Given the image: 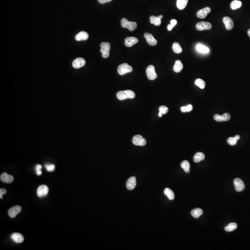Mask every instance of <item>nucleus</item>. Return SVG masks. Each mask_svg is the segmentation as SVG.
<instances>
[{"label": "nucleus", "instance_id": "nucleus-41", "mask_svg": "<svg viewBox=\"0 0 250 250\" xmlns=\"http://www.w3.org/2000/svg\"><path fill=\"white\" fill-rule=\"evenodd\" d=\"M42 168V166L41 165H40V164H38L37 166H36V168H35V170H36V172H37V171H40L41 170V169Z\"/></svg>", "mask_w": 250, "mask_h": 250}, {"label": "nucleus", "instance_id": "nucleus-9", "mask_svg": "<svg viewBox=\"0 0 250 250\" xmlns=\"http://www.w3.org/2000/svg\"><path fill=\"white\" fill-rule=\"evenodd\" d=\"M49 191V188L46 185H41L37 189V195L40 197L46 196L48 194Z\"/></svg>", "mask_w": 250, "mask_h": 250}, {"label": "nucleus", "instance_id": "nucleus-43", "mask_svg": "<svg viewBox=\"0 0 250 250\" xmlns=\"http://www.w3.org/2000/svg\"><path fill=\"white\" fill-rule=\"evenodd\" d=\"M173 28V26H172V25H171V24H169V25H168V26H167V29H168V30H169V31H171V30L172 29V28Z\"/></svg>", "mask_w": 250, "mask_h": 250}, {"label": "nucleus", "instance_id": "nucleus-22", "mask_svg": "<svg viewBox=\"0 0 250 250\" xmlns=\"http://www.w3.org/2000/svg\"><path fill=\"white\" fill-rule=\"evenodd\" d=\"M197 51L202 53H208L209 51V49L206 46L202 44H198L196 46Z\"/></svg>", "mask_w": 250, "mask_h": 250}, {"label": "nucleus", "instance_id": "nucleus-33", "mask_svg": "<svg viewBox=\"0 0 250 250\" xmlns=\"http://www.w3.org/2000/svg\"><path fill=\"white\" fill-rule=\"evenodd\" d=\"M159 112L162 114H166L167 113L169 110L168 108L165 106H161L159 108Z\"/></svg>", "mask_w": 250, "mask_h": 250}, {"label": "nucleus", "instance_id": "nucleus-16", "mask_svg": "<svg viewBox=\"0 0 250 250\" xmlns=\"http://www.w3.org/2000/svg\"><path fill=\"white\" fill-rule=\"evenodd\" d=\"M138 39L133 37L126 38L125 40V45H126V46L130 47L137 44L138 42Z\"/></svg>", "mask_w": 250, "mask_h": 250}, {"label": "nucleus", "instance_id": "nucleus-7", "mask_svg": "<svg viewBox=\"0 0 250 250\" xmlns=\"http://www.w3.org/2000/svg\"><path fill=\"white\" fill-rule=\"evenodd\" d=\"M235 189L237 191L241 192L244 191L245 186L244 182L240 178H236L234 181Z\"/></svg>", "mask_w": 250, "mask_h": 250}, {"label": "nucleus", "instance_id": "nucleus-32", "mask_svg": "<svg viewBox=\"0 0 250 250\" xmlns=\"http://www.w3.org/2000/svg\"><path fill=\"white\" fill-rule=\"evenodd\" d=\"M228 144L231 146H235L236 144L237 141L235 139L234 137H230L228 139L227 141Z\"/></svg>", "mask_w": 250, "mask_h": 250}, {"label": "nucleus", "instance_id": "nucleus-35", "mask_svg": "<svg viewBox=\"0 0 250 250\" xmlns=\"http://www.w3.org/2000/svg\"><path fill=\"white\" fill-rule=\"evenodd\" d=\"M45 167L48 172H53L55 169V166L54 164H46Z\"/></svg>", "mask_w": 250, "mask_h": 250}, {"label": "nucleus", "instance_id": "nucleus-21", "mask_svg": "<svg viewBox=\"0 0 250 250\" xmlns=\"http://www.w3.org/2000/svg\"><path fill=\"white\" fill-rule=\"evenodd\" d=\"M183 69V65L181 60H177L175 61L174 66L173 67V70L176 73H179L182 71Z\"/></svg>", "mask_w": 250, "mask_h": 250}, {"label": "nucleus", "instance_id": "nucleus-38", "mask_svg": "<svg viewBox=\"0 0 250 250\" xmlns=\"http://www.w3.org/2000/svg\"><path fill=\"white\" fill-rule=\"evenodd\" d=\"M187 112H190L193 109V106L191 104L188 105L186 106Z\"/></svg>", "mask_w": 250, "mask_h": 250}, {"label": "nucleus", "instance_id": "nucleus-3", "mask_svg": "<svg viewBox=\"0 0 250 250\" xmlns=\"http://www.w3.org/2000/svg\"><path fill=\"white\" fill-rule=\"evenodd\" d=\"M101 52L102 57L105 59L108 58L109 56V51L111 45L109 43L102 42L101 44Z\"/></svg>", "mask_w": 250, "mask_h": 250}, {"label": "nucleus", "instance_id": "nucleus-34", "mask_svg": "<svg viewBox=\"0 0 250 250\" xmlns=\"http://www.w3.org/2000/svg\"><path fill=\"white\" fill-rule=\"evenodd\" d=\"M231 116L228 113H225L222 115V121H227L230 119Z\"/></svg>", "mask_w": 250, "mask_h": 250}, {"label": "nucleus", "instance_id": "nucleus-25", "mask_svg": "<svg viewBox=\"0 0 250 250\" xmlns=\"http://www.w3.org/2000/svg\"><path fill=\"white\" fill-rule=\"evenodd\" d=\"M150 21L152 24H154L156 26H159L161 24V20L158 17L151 16L150 18Z\"/></svg>", "mask_w": 250, "mask_h": 250}, {"label": "nucleus", "instance_id": "nucleus-39", "mask_svg": "<svg viewBox=\"0 0 250 250\" xmlns=\"http://www.w3.org/2000/svg\"><path fill=\"white\" fill-rule=\"evenodd\" d=\"M177 20H175V19H173V20H171V25H172V26H173V27H174L175 25H177Z\"/></svg>", "mask_w": 250, "mask_h": 250}, {"label": "nucleus", "instance_id": "nucleus-28", "mask_svg": "<svg viewBox=\"0 0 250 250\" xmlns=\"http://www.w3.org/2000/svg\"><path fill=\"white\" fill-rule=\"evenodd\" d=\"M242 6V3L240 1L234 0L231 3V8L233 10H235L237 9L241 8Z\"/></svg>", "mask_w": 250, "mask_h": 250}, {"label": "nucleus", "instance_id": "nucleus-13", "mask_svg": "<svg viewBox=\"0 0 250 250\" xmlns=\"http://www.w3.org/2000/svg\"><path fill=\"white\" fill-rule=\"evenodd\" d=\"M211 10L210 8L209 7H206L199 10L197 13V17L200 19H204L207 16L208 14L211 12Z\"/></svg>", "mask_w": 250, "mask_h": 250}, {"label": "nucleus", "instance_id": "nucleus-14", "mask_svg": "<svg viewBox=\"0 0 250 250\" xmlns=\"http://www.w3.org/2000/svg\"><path fill=\"white\" fill-rule=\"evenodd\" d=\"M223 22L225 25L226 28L228 30H231L234 26V23L231 18L229 17H224L223 18Z\"/></svg>", "mask_w": 250, "mask_h": 250}, {"label": "nucleus", "instance_id": "nucleus-30", "mask_svg": "<svg viewBox=\"0 0 250 250\" xmlns=\"http://www.w3.org/2000/svg\"><path fill=\"white\" fill-rule=\"evenodd\" d=\"M238 227V225L236 223L233 222L231 223L229 225L226 226L225 230L227 232H232L235 230Z\"/></svg>", "mask_w": 250, "mask_h": 250}, {"label": "nucleus", "instance_id": "nucleus-44", "mask_svg": "<svg viewBox=\"0 0 250 250\" xmlns=\"http://www.w3.org/2000/svg\"><path fill=\"white\" fill-rule=\"evenodd\" d=\"M234 138L235 139H236L237 141H238V140H239V139H240V136L239 135H236L235 136Z\"/></svg>", "mask_w": 250, "mask_h": 250}, {"label": "nucleus", "instance_id": "nucleus-42", "mask_svg": "<svg viewBox=\"0 0 250 250\" xmlns=\"http://www.w3.org/2000/svg\"><path fill=\"white\" fill-rule=\"evenodd\" d=\"M181 111H182L183 113H185L187 112V107L186 106H183L181 108Z\"/></svg>", "mask_w": 250, "mask_h": 250}, {"label": "nucleus", "instance_id": "nucleus-40", "mask_svg": "<svg viewBox=\"0 0 250 250\" xmlns=\"http://www.w3.org/2000/svg\"><path fill=\"white\" fill-rule=\"evenodd\" d=\"M99 3H100L101 4H104L105 3H109L112 1V0H98Z\"/></svg>", "mask_w": 250, "mask_h": 250}, {"label": "nucleus", "instance_id": "nucleus-24", "mask_svg": "<svg viewBox=\"0 0 250 250\" xmlns=\"http://www.w3.org/2000/svg\"><path fill=\"white\" fill-rule=\"evenodd\" d=\"M191 214L192 216L194 217V218H198L203 214V210L199 208H195L192 210Z\"/></svg>", "mask_w": 250, "mask_h": 250}, {"label": "nucleus", "instance_id": "nucleus-8", "mask_svg": "<svg viewBox=\"0 0 250 250\" xmlns=\"http://www.w3.org/2000/svg\"><path fill=\"white\" fill-rule=\"evenodd\" d=\"M212 28V25L210 23L208 22L201 21L198 22L196 25V28L198 31H203L204 30H209Z\"/></svg>", "mask_w": 250, "mask_h": 250}, {"label": "nucleus", "instance_id": "nucleus-10", "mask_svg": "<svg viewBox=\"0 0 250 250\" xmlns=\"http://www.w3.org/2000/svg\"><path fill=\"white\" fill-rule=\"evenodd\" d=\"M21 211V207L20 206H15L9 209L8 214L9 216L14 218Z\"/></svg>", "mask_w": 250, "mask_h": 250}, {"label": "nucleus", "instance_id": "nucleus-46", "mask_svg": "<svg viewBox=\"0 0 250 250\" xmlns=\"http://www.w3.org/2000/svg\"><path fill=\"white\" fill-rule=\"evenodd\" d=\"M162 115H163V114H162V113H161L160 112H159V113H158V116H159V117H162Z\"/></svg>", "mask_w": 250, "mask_h": 250}, {"label": "nucleus", "instance_id": "nucleus-29", "mask_svg": "<svg viewBox=\"0 0 250 250\" xmlns=\"http://www.w3.org/2000/svg\"><path fill=\"white\" fill-rule=\"evenodd\" d=\"M172 49L174 52L177 54L180 53L183 51V49L181 46L177 42L174 43V44L172 45Z\"/></svg>", "mask_w": 250, "mask_h": 250}, {"label": "nucleus", "instance_id": "nucleus-45", "mask_svg": "<svg viewBox=\"0 0 250 250\" xmlns=\"http://www.w3.org/2000/svg\"><path fill=\"white\" fill-rule=\"evenodd\" d=\"M36 172V174L37 175H41L42 174V172H41V170L40 171H37V172Z\"/></svg>", "mask_w": 250, "mask_h": 250}, {"label": "nucleus", "instance_id": "nucleus-31", "mask_svg": "<svg viewBox=\"0 0 250 250\" xmlns=\"http://www.w3.org/2000/svg\"><path fill=\"white\" fill-rule=\"evenodd\" d=\"M195 84L201 89H204L205 87L206 83L203 80L201 79H197L195 81Z\"/></svg>", "mask_w": 250, "mask_h": 250}, {"label": "nucleus", "instance_id": "nucleus-6", "mask_svg": "<svg viewBox=\"0 0 250 250\" xmlns=\"http://www.w3.org/2000/svg\"><path fill=\"white\" fill-rule=\"evenodd\" d=\"M132 141L136 146H144L146 144V139L140 135L135 136L132 139Z\"/></svg>", "mask_w": 250, "mask_h": 250}, {"label": "nucleus", "instance_id": "nucleus-18", "mask_svg": "<svg viewBox=\"0 0 250 250\" xmlns=\"http://www.w3.org/2000/svg\"><path fill=\"white\" fill-rule=\"evenodd\" d=\"M11 238L14 241L18 243H22L24 240V237L20 233H14L12 234Z\"/></svg>", "mask_w": 250, "mask_h": 250}, {"label": "nucleus", "instance_id": "nucleus-15", "mask_svg": "<svg viewBox=\"0 0 250 250\" xmlns=\"http://www.w3.org/2000/svg\"><path fill=\"white\" fill-rule=\"evenodd\" d=\"M136 185V178L135 177H132L127 180L126 183L127 188L128 190H133Z\"/></svg>", "mask_w": 250, "mask_h": 250}, {"label": "nucleus", "instance_id": "nucleus-4", "mask_svg": "<svg viewBox=\"0 0 250 250\" xmlns=\"http://www.w3.org/2000/svg\"><path fill=\"white\" fill-rule=\"evenodd\" d=\"M133 68L127 63L121 64L118 68V72L120 75H124L133 71Z\"/></svg>", "mask_w": 250, "mask_h": 250}, {"label": "nucleus", "instance_id": "nucleus-27", "mask_svg": "<svg viewBox=\"0 0 250 250\" xmlns=\"http://www.w3.org/2000/svg\"><path fill=\"white\" fill-rule=\"evenodd\" d=\"M181 166L186 173H189L190 172V170L189 169L191 168V164L188 161H183V162L181 164Z\"/></svg>", "mask_w": 250, "mask_h": 250}, {"label": "nucleus", "instance_id": "nucleus-23", "mask_svg": "<svg viewBox=\"0 0 250 250\" xmlns=\"http://www.w3.org/2000/svg\"><path fill=\"white\" fill-rule=\"evenodd\" d=\"M188 0H177V6L179 10H183L188 4Z\"/></svg>", "mask_w": 250, "mask_h": 250}, {"label": "nucleus", "instance_id": "nucleus-47", "mask_svg": "<svg viewBox=\"0 0 250 250\" xmlns=\"http://www.w3.org/2000/svg\"><path fill=\"white\" fill-rule=\"evenodd\" d=\"M247 33L248 34V35H249V37H250V29L248 31Z\"/></svg>", "mask_w": 250, "mask_h": 250}, {"label": "nucleus", "instance_id": "nucleus-36", "mask_svg": "<svg viewBox=\"0 0 250 250\" xmlns=\"http://www.w3.org/2000/svg\"><path fill=\"white\" fill-rule=\"evenodd\" d=\"M214 119H215V121L218 122H221L222 121V115H219L218 114H215L214 116Z\"/></svg>", "mask_w": 250, "mask_h": 250}, {"label": "nucleus", "instance_id": "nucleus-17", "mask_svg": "<svg viewBox=\"0 0 250 250\" xmlns=\"http://www.w3.org/2000/svg\"><path fill=\"white\" fill-rule=\"evenodd\" d=\"M0 179L2 182L6 183H11L14 180V177L12 175L8 174L7 173H3L1 175Z\"/></svg>", "mask_w": 250, "mask_h": 250}, {"label": "nucleus", "instance_id": "nucleus-2", "mask_svg": "<svg viewBox=\"0 0 250 250\" xmlns=\"http://www.w3.org/2000/svg\"><path fill=\"white\" fill-rule=\"evenodd\" d=\"M121 25L123 28H127L130 31H133L137 28V24L135 22L128 21L126 18H123L121 20Z\"/></svg>", "mask_w": 250, "mask_h": 250}, {"label": "nucleus", "instance_id": "nucleus-5", "mask_svg": "<svg viewBox=\"0 0 250 250\" xmlns=\"http://www.w3.org/2000/svg\"><path fill=\"white\" fill-rule=\"evenodd\" d=\"M146 73L148 78L150 80L155 79L158 77L155 71L154 66L152 65H150L147 68L146 70Z\"/></svg>", "mask_w": 250, "mask_h": 250}, {"label": "nucleus", "instance_id": "nucleus-19", "mask_svg": "<svg viewBox=\"0 0 250 250\" xmlns=\"http://www.w3.org/2000/svg\"><path fill=\"white\" fill-rule=\"evenodd\" d=\"M88 38V34L86 32L82 31L79 32L75 36V39L77 41L86 40Z\"/></svg>", "mask_w": 250, "mask_h": 250}, {"label": "nucleus", "instance_id": "nucleus-20", "mask_svg": "<svg viewBox=\"0 0 250 250\" xmlns=\"http://www.w3.org/2000/svg\"><path fill=\"white\" fill-rule=\"evenodd\" d=\"M205 157V156L204 153L201 152H198L195 153L193 158V160L195 163H199L201 161L204 160Z\"/></svg>", "mask_w": 250, "mask_h": 250}, {"label": "nucleus", "instance_id": "nucleus-48", "mask_svg": "<svg viewBox=\"0 0 250 250\" xmlns=\"http://www.w3.org/2000/svg\"><path fill=\"white\" fill-rule=\"evenodd\" d=\"M158 17L159 18H160V19H161H161L163 18V15H159V16H158Z\"/></svg>", "mask_w": 250, "mask_h": 250}, {"label": "nucleus", "instance_id": "nucleus-26", "mask_svg": "<svg viewBox=\"0 0 250 250\" xmlns=\"http://www.w3.org/2000/svg\"><path fill=\"white\" fill-rule=\"evenodd\" d=\"M164 194L167 196L168 198L170 200H173L175 198V194L174 192L171 190L170 188H166L164 191Z\"/></svg>", "mask_w": 250, "mask_h": 250}, {"label": "nucleus", "instance_id": "nucleus-37", "mask_svg": "<svg viewBox=\"0 0 250 250\" xmlns=\"http://www.w3.org/2000/svg\"><path fill=\"white\" fill-rule=\"evenodd\" d=\"M6 189H0V198L1 199H3V195L6 194Z\"/></svg>", "mask_w": 250, "mask_h": 250}, {"label": "nucleus", "instance_id": "nucleus-11", "mask_svg": "<svg viewBox=\"0 0 250 250\" xmlns=\"http://www.w3.org/2000/svg\"><path fill=\"white\" fill-rule=\"evenodd\" d=\"M86 62L84 59L82 57H78L74 60L72 63V66L74 68L79 69L84 66Z\"/></svg>", "mask_w": 250, "mask_h": 250}, {"label": "nucleus", "instance_id": "nucleus-1", "mask_svg": "<svg viewBox=\"0 0 250 250\" xmlns=\"http://www.w3.org/2000/svg\"><path fill=\"white\" fill-rule=\"evenodd\" d=\"M116 96L119 100H124L126 99L134 98L135 97V94L131 90H122L117 92Z\"/></svg>", "mask_w": 250, "mask_h": 250}, {"label": "nucleus", "instance_id": "nucleus-12", "mask_svg": "<svg viewBox=\"0 0 250 250\" xmlns=\"http://www.w3.org/2000/svg\"><path fill=\"white\" fill-rule=\"evenodd\" d=\"M144 37L148 44L151 46H155L158 43L157 40L155 39L153 35L151 34L146 32L144 34Z\"/></svg>", "mask_w": 250, "mask_h": 250}]
</instances>
